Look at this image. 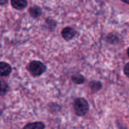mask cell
<instances>
[{"instance_id": "cell-1", "label": "cell", "mask_w": 129, "mask_h": 129, "mask_svg": "<svg viewBox=\"0 0 129 129\" xmlns=\"http://www.w3.org/2000/svg\"><path fill=\"white\" fill-rule=\"evenodd\" d=\"M28 71L29 73L34 76L38 77L42 75L46 71L45 65L39 60H33L27 66Z\"/></svg>"}, {"instance_id": "cell-2", "label": "cell", "mask_w": 129, "mask_h": 129, "mask_svg": "<svg viewBox=\"0 0 129 129\" xmlns=\"http://www.w3.org/2000/svg\"><path fill=\"white\" fill-rule=\"evenodd\" d=\"M73 108L75 110V113L79 116H85L88 110H89V105L88 101L82 98H76L73 102Z\"/></svg>"}, {"instance_id": "cell-3", "label": "cell", "mask_w": 129, "mask_h": 129, "mask_svg": "<svg viewBox=\"0 0 129 129\" xmlns=\"http://www.w3.org/2000/svg\"><path fill=\"white\" fill-rule=\"evenodd\" d=\"M61 36L66 41H70L74 38L76 36V31L73 28L67 26L62 29L61 31Z\"/></svg>"}, {"instance_id": "cell-4", "label": "cell", "mask_w": 129, "mask_h": 129, "mask_svg": "<svg viewBox=\"0 0 129 129\" xmlns=\"http://www.w3.org/2000/svg\"><path fill=\"white\" fill-rule=\"evenodd\" d=\"M12 71L11 65L6 62H0V77L8 76Z\"/></svg>"}, {"instance_id": "cell-5", "label": "cell", "mask_w": 129, "mask_h": 129, "mask_svg": "<svg viewBox=\"0 0 129 129\" xmlns=\"http://www.w3.org/2000/svg\"><path fill=\"white\" fill-rule=\"evenodd\" d=\"M11 5L17 10H22L27 6V0H11Z\"/></svg>"}, {"instance_id": "cell-6", "label": "cell", "mask_w": 129, "mask_h": 129, "mask_svg": "<svg viewBox=\"0 0 129 129\" xmlns=\"http://www.w3.org/2000/svg\"><path fill=\"white\" fill-rule=\"evenodd\" d=\"M29 15L33 18H37L42 14V9L39 6H32L29 9Z\"/></svg>"}, {"instance_id": "cell-7", "label": "cell", "mask_w": 129, "mask_h": 129, "mask_svg": "<svg viewBox=\"0 0 129 129\" xmlns=\"http://www.w3.org/2000/svg\"><path fill=\"white\" fill-rule=\"evenodd\" d=\"M45 128V125L42 122H40L29 123L23 127V128L29 129H43Z\"/></svg>"}, {"instance_id": "cell-8", "label": "cell", "mask_w": 129, "mask_h": 129, "mask_svg": "<svg viewBox=\"0 0 129 129\" xmlns=\"http://www.w3.org/2000/svg\"><path fill=\"white\" fill-rule=\"evenodd\" d=\"M9 86L7 82L3 80H0V96H4L8 91Z\"/></svg>"}, {"instance_id": "cell-9", "label": "cell", "mask_w": 129, "mask_h": 129, "mask_svg": "<svg viewBox=\"0 0 129 129\" xmlns=\"http://www.w3.org/2000/svg\"><path fill=\"white\" fill-rule=\"evenodd\" d=\"M90 85V88H91V91L94 92V93L98 91L101 88V87H102L101 82H98V81L91 82H90V85Z\"/></svg>"}, {"instance_id": "cell-10", "label": "cell", "mask_w": 129, "mask_h": 129, "mask_svg": "<svg viewBox=\"0 0 129 129\" xmlns=\"http://www.w3.org/2000/svg\"><path fill=\"white\" fill-rule=\"evenodd\" d=\"M72 81L75 84L81 85V84H83L85 82V78L81 74H76V75H73L72 76Z\"/></svg>"}, {"instance_id": "cell-11", "label": "cell", "mask_w": 129, "mask_h": 129, "mask_svg": "<svg viewBox=\"0 0 129 129\" xmlns=\"http://www.w3.org/2000/svg\"><path fill=\"white\" fill-rule=\"evenodd\" d=\"M124 73H125V74L126 75V76L129 78V63H128L125 66Z\"/></svg>"}, {"instance_id": "cell-12", "label": "cell", "mask_w": 129, "mask_h": 129, "mask_svg": "<svg viewBox=\"0 0 129 129\" xmlns=\"http://www.w3.org/2000/svg\"><path fill=\"white\" fill-rule=\"evenodd\" d=\"M8 0H0V5H6Z\"/></svg>"}, {"instance_id": "cell-13", "label": "cell", "mask_w": 129, "mask_h": 129, "mask_svg": "<svg viewBox=\"0 0 129 129\" xmlns=\"http://www.w3.org/2000/svg\"><path fill=\"white\" fill-rule=\"evenodd\" d=\"M121 1H122L123 2H125V3H127V4L129 5V0H121Z\"/></svg>"}, {"instance_id": "cell-14", "label": "cell", "mask_w": 129, "mask_h": 129, "mask_svg": "<svg viewBox=\"0 0 129 129\" xmlns=\"http://www.w3.org/2000/svg\"><path fill=\"white\" fill-rule=\"evenodd\" d=\"M127 54H128V57H129V48H128V51H127Z\"/></svg>"}]
</instances>
